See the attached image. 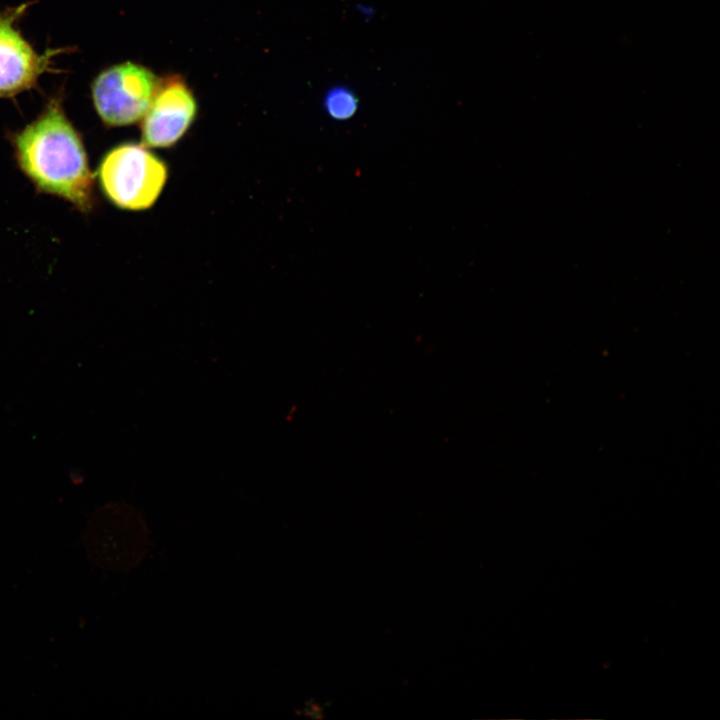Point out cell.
<instances>
[{
	"label": "cell",
	"instance_id": "cell-4",
	"mask_svg": "<svg viewBox=\"0 0 720 720\" xmlns=\"http://www.w3.org/2000/svg\"><path fill=\"white\" fill-rule=\"evenodd\" d=\"M197 113V100L181 76L160 78L151 104L141 119L143 144L149 148L174 146L190 129Z\"/></svg>",
	"mask_w": 720,
	"mask_h": 720
},
{
	"label": "cell",
	"instance_id": "cell-6",
	"mask_svg": "<svg viewBox=\"0 0 720 720\" xmlns=\"http://www.w3.org/2000/svg\"><path fill=\"white\" fill-rule=\"evenodd\" d=\"M325 109L336 120H347L357 109L355 96L345 88H334L325 97Z\"/></svg>",
	"mask_w": 720,
	"mask_h": 720
},
{
	"label": "cell",
	"instance_id": "cell-5",
	"mask_svg": "<svg viewBox=\"0 0 720 720\" xmlns=\"http://www.w3.org/2000/svg\"><path fill=\"white\" fill-rule=\"evenodd\" d=\"M25 5L0 12V97L31 88L47 69L56 51L38 54L15 27Z\"/></svg>",
	"mask_w": 720,
	"mask_h": 720
},
{
	"label": "cell",
	"instance_id": "cell-2",
	"mask_svg": "<svg viewBox=\"0 0 720 720\" xmlns=\"http://www.w3.org/2000/svg\"><path fill=\"white\" fill-rule=\"evenodd\" d=\"M167 178L166 163L143 143H124L112 148L98 169V180L107 199L130 211L152 207Z\"/></svg>",
	"mask_w": 720,
	"mask_h": 720
},
{
	"label": "cell",
	"instance_id": "cell-1",
	"mask_svg": "<svg viewBox=\"0 0 720 720\" xmlns=\"http://www.w3.org/2000/svg\"><path fill=\"white\" fill-rule=\"evenodd\" d=\"M14 145L20 168L39 190L81 211L92 208L93 177L86 151L58 100L16 134Z\"/></svg>",
	"mask_w": 720,
	"mask_h": 720
},
{
	"label": "cell",
	"instance_id": "cell-3",
	"mask_svg": "<svg viewBox=\"0 0 720 720\" xmlns=\"http://www.w3.org/2000/svg\"><path fill=\"white\" fill-rule=\"evenodd\" d=\"M159 81L149 68L130 61L103 70L92 84L99 117L112 127L136 123L148 110Z\"/></svg>",
	"mask_w": 720,
	"mask_h": 720
}]
</instances>
